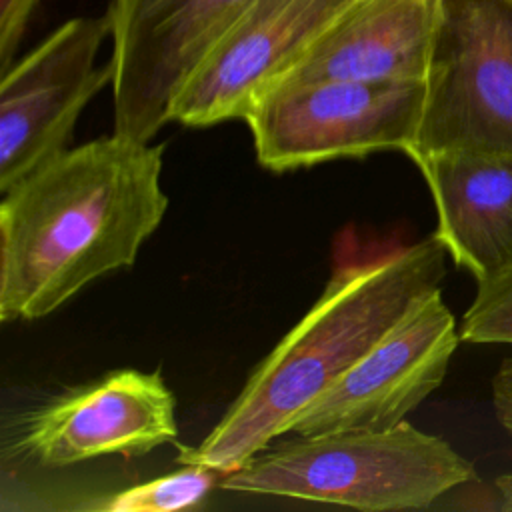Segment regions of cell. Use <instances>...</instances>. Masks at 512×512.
<instances>
[{
    "label": "cell",
    "instance_id": "cell-1",
    "mask_svg": "<svg viewBox=\"0 0 512 512\" xmlns=\"http://www.w3.org/2000/svg\"><path fill=\"white\" fill-rule=\"evenodd\" d=\"M164 144L112 132L70 146L0 202V318H42L92 280L130 268L160 226Z\"/></svg>",
    "mask_w": 512,
    "mask_h": 512
},
{
    "label": "cell",
    "instance_id": "cell-2",
    "mask_svg": "<svg viewBox=\"0 0 512 512\" xmlns=\"http://www.w3.org/2000/svg\"><path fill=\"white\" fill-rule=\"evenodd\" d=\"M446 248L436 234L340 256L312 308L254 368L218 424L180 464L228 474L330 390L408 310L440 288Z\"/></svg>",
    "mask_w": 512,
    "mask_h": 512
},
{
    "label": "cell",
    "instance_id": "cell-3",
    "mask_svg": "<svg viewBox=\"0 0 512 512\" xmlns=\"http://www.w3.org/2000/svg\"><path fill=\"white\" fill-rule=\"evenodd\" d=\"M474 480L472 462L404 420L386 430L296 434L268 444L222 474L218 488L378 512L428 508Z\"/></svg>",
    "mask_w": 512,
    "mask_h": 512
},
{
    "label": "cell",
    "instance_id": "cell-4",
    "mask_svg": "<svg viewBox=\"0 0 512 512\" xmlns=\"http://www.w3.org/2000/svg\"><path fill=\"white\" fill-rule=\"evenodd\" d=\"M426 82L318 80L270 88L246 116L258 162L274 172L374 152H408Z\"/></svg>",
    "mask_w": 512,
    "mask_h": 512
},
{
    "label": "cell",
    "instance_id": "cell-5",
    "mask_svg": "<svg viewBox=\"0 0 512 512\" xmlns=\"http://www.w3.org/2000/svg\"><path fill=\"white\" fill-rule=\"evenodd\" d=\"M512 154V0H442L412 162Z\"/></svg>",
    "mask_w": 512,
    "mask_h": 512
},
{
    "label": "cell",
    "instance_id": "cell-6",
    "mask_svg": "<svg viewBox=\"0 0 512 512\" xmlns=\"http://www.w3.org/2000/svg\"><path fill=\"white\" fill-rule=\"evenodd\" d=\"M252 0H110L114 132L150 142L170 106Z\"/></svg>",
    "mask_w": 512,
    "mask_h": 512
},
{
    "label": "cell",
    "instance_id": "cell-7",
    "mask_svg": "<svg viewBox=\"0 0 512 512\" xmlns=\"http://www.w3.org/2000/svg\"><path fill=\"white\" fill-rule=\"evenodd\" d=\"M106 36V12L70 18L0 74V194L70 148L82 110L112 84L110 58L96 66Z\"/></svg>",
    "mask_w": 512,
    "mask_h": 512
},
{
    "label": "cell",
    "instance_id": "cell-8",
    "mask_svg": "<svg viewBox=\"0 0 512 512\" xmlns=\"http://www.w3.org/2000/svg\"><path fill=\"white\" fill-rule=\"evenodd\" d=\"M458 342L456 320L438 288L326 390L292 432L312 436L398 426L442 384Z\"/></svg>",
    "mask_w": 512,
    "mask_h": 512
},
{
    "label": "cell",
    "instance_id": "cell-9",
    "mask_svg": "<svg viewBox=\"0 0 512 512\" xmlns=\"http://www.w3.org/2000/svg\"><path fill=\"white\" fill-rule=\"evenodd\" d=\"M352 0H252L188 76L170 122L214 126L250 114Z\"/></svg>",
    "mask_w": 512,
    "mask_h": 512
},
{
    "label": "cell",
    "instance_id": "cell-10",
    "mask_svg": "<svg viewBox=\"0 0 512 512\" xmlns=\"http://www.w3.org/2000/svg\"><path fill=\"white\" fill-rule=\"evenodd\" d=\"M178 436L174 396L160 370L122 368L62 392L20 420L16 452L42 468L96 456H142Z\"/></svg>",
    "mask_w": 512,
    "mask_h": 512
},
{
    "label": "cell",
    "instance_id": "cell-11",
    "mask_svg": "<svg viewBox=\"0 0 512 512\" xmlns=\"http://www.w3.org/2000/svg\"><path fill=\"white\" fill-rule=\"evenodd\" d=\"M440 16L442 0H352L274 86L426 82Z\"/></svg>",
    "mask_w": 512,
    "mask_h": 512
},
{
    "label": "cell",
    "instance_id": "cell-12",
    "mask_svg": "<svg viewBox=\"0 0 512 512\" xmlns=\"http://www.w3.org/2000/svg\"><path fill=\"white\" fill-rule=\"evenodd\" d=\"M436 208L434 234L476 282L512 262V154L440 152L414 162Z\"/></svg>",
    "mask_w": 512,
    "mask_h": 512
},
{
    "label": "cell",
    "instance_id": "cell-13",
    "mask_svg": "<svg viewBox=\"0 0 512 512\" xmlns=\"http://www.w3.org/2000/svg\"><path fill=\"white\" fill-rule=\"evenodd\" d=\"M222 480V472L198 464L134 484L92 502L88 510L98 512H174L196 508Z\"/></svg>",
    "mask_w": 512,
    "mask_h": 512
},
{
    "label": "cell",
    "instance_id": "cell-14",
    "mask_svg": "<svg viewBox=\"0 0 512 512\" xmlns=\"http://www.w3.org/2000/svg\"><path fill=\"white\" fill-rule=\"evenodd\" d=\"M476 284V296L460 322V340L512 344V262Z\"/></svg>",
    "mask_w": 512,
    "mask_h": 512
},
{
    "label": "cell",
    "instance_id": "cell-15",
    "mask_svg": "<svg viewBox=\"0 0 512 512\" xmlns=\"http://www.w3.org/2000/svg\"><path fill=\"white\" fill-rule=\"evenodd\" d=\"M40 0H0V74L14 64V54Z\"/></svg>",
    "mask_w": 512,
    "mask_h": 512
},
{
    "label": "cell",
    "instance_id": "cell-16",
    "mask_svg": "<svg viewBox=\"0 0 512 512\" xmlns=\"http://www.w3.org/2000/svg\"><path fill=\"white\" fill-rule=\"evenodd\" d=\"M492 408L498 424L512 434V356L502 360L492 378Z\"/></svg>",
    "mask_w": 512,
    "mask_h": 512
},
{
    "label": "cell",
    "instance_id": "cell-17",
    "mask_svg": "<svg viewBox=\"0 0 512 512\" xmlns=\"http://www.w3.org/2000/svg\"><path fill=\"white\" fill-rule=\"evenodd\" d=\"M496 492L500 498V508L512 512V474H502L496 478Z\"/></svg>",
    "mask_w": 512,
    "mask_h": 512
}]
</instances>
